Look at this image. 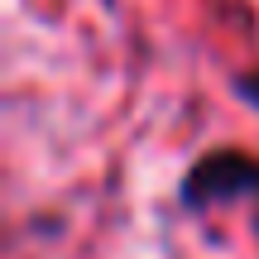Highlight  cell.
<instances>
[{"label":"cell","instance_id":"1","mask_svg":"<svg viewBox=\"0 0 259 259\" xmlns=\"http://www.w3.org/2000/svg\"><path fill=\"white\" fill-rule=\"evenodd\" d=\"M250 197H259V154H250L240 144H216L206 154H197L173 187L178 211H187V216L240 206Z\"/></svg>","mask_w":259,"mask_h":259},{"label":"cell","instance_id":"2","mask_svg":"<svg viewBox=\"0 0 259 259\" xmlns=\"http://www.w3.org/2000/svg\"><path fill=\"white\" fill-rule=\"evenodd\" d=\"M231 96L245 106V111L259 115V67H240V72H231Z\"/></svg>","mask_w":259,"mask_h":259}]
</instances>
